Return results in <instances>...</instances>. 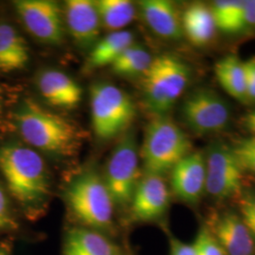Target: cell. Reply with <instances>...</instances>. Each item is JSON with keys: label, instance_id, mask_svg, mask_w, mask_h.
<instances>
[{"label": "cell", "instance_id": "19", "mask_svg": "<svg viewBox=\"0 0 255 255\" xmlns=\"http://www.w3.org/2000/svg\"><path fill=\"white\" fill-rule=\"evenodd\" d=\"M29 60L25 39L9 24H0V71L12 72L23 69Z\"/></svg>", "mask_w": 255, "mask_h": 255}, {"label": "cell", "instance_id": "21", "mask_svg": "<svg viewBox=\"0 0 255 255\" xmlns=\"http://www.w3.org/2000/svg\"><path fill=\"white\" fill-rule=\"evenodd\" d=\"M215 74L221 87L231 97L248 102L244 62L236 55L225 56L215 65Z\"/></svg>", "mask_w": 255, "mask_h": 255}, {"label": "cell", "instance_id": "7", "mask_svg": "<svg viewBox=\"0 0 255 255\" xmlns=\"http://www.w3.org/2000/svg\"><path fill=\"white\" fill-rule=\"evenodd\" d=\"M140 176L136 141L133 134L128 133L113 150L103 178L115 206H129Z\"/></svg>", "mask_w": 255, "mask_h": 255}, {"label": "cell", "instance_id": "4", "mask_svg": "<svg viewBox=\"0 0 255 255\" xmlns=\"http://www.w3.org/2000/svg\"><path fill=\"white\" fill-rule=\"evenodd\" d=\"M190 139L173 120L160 116L146 126L141 157L146 174L162 176L191 153Z\"/></svg>", "mask_w": 255, "mask_h": 255}, {"label": "cell", "instance_id": "20", "mask_svg": "<svg viewBox=\"0 0 255 255\" xmlns=\"http://www.w3.org/2000/svg\"><path fill=\"white\" fill-rule=\"evenodd\" d=\"M134 44L130 31L120 30L111 32L92 47L86 64L87 69H97L114 64L128 46Z\"/></svg>", "mask_w": 255, "mask_h": 255}, {"label": "cell", "instance_id": "14", "mask_svg": "<svg viewBox=\"0 0 255 255\" xmlns=\"http://www.w3.org/2000/svg\"><path fill=\"white\" fill-rule=\"evenodd\" d=\"M63 255H128L108 235L83 226H76L65 235Z\"/></svg>", "mask_w": 255, "mask_h": 255}, {"label": "cell", "instance_id": "27", "mask_svg": "<svg viewBox=\"0 0 255 255\" xmlns=\"http://www.w3.org/2000/svg\"><path fill=\"white\" fill-rule=\"evenodd\" d=\"M240 219L244 222L247 228L255 240V198L245 197L239 203Z\"/></svg>", "mask_w": 255, "mask_h": 255}, {"label": "cell", "instance_id": "26", "mask_svg": "<svg viewBox=\"0 0 255 255\" xmlns=\"http://www.w3.org/2000/svg\"><path fill=\"white\" fill-rule=\"evenodd\" d=\"M193 247L197 255H227L209 229L200 230Z\"/></svg>", "mask_w": 255, "mask_h": 255}, {"label": "cell", "instance_id": "29", "mask_svg": "<svg viewBox=\"0 0 255 255\" xmlns=\"http://www.w3.org/2000/svg\"><path fill=\"white\" fill-rule=\"evenodd\" d=\"M14 225L15 224L9 215L6 196L0 187V230L12 228Z\"/></svg>", "mask_w": 255, "mask_h": 255}, {"label": "cell", "instance_id": "6", "mask_svg": "<svg viewBox=\"0 0 255 255\" xmlns=\"http://www.w3.org/2000/svg\"><path fill=\"white\" fill-rule=\"evenodd\" d=\"M92 127L101 139L119 135L135 118V106L131 99L119 87L101 82L90 92Z\"/></svg>", "mask_w": 255, "mask_h": 255}, {"label": "cell", "instance_id": "8", "mask_svg": "<svg viewBox=\"0 0 255 255\" xmlns=\"http://www.w3.org/2000/svg\"><path fill=\"white\" fill-rule=\"evenodd\" d=\"M16 12L27 31L42 43L58 46L64 37V11L51 0H17Z\"/></svg>", "mask_w": 255, "mask_h": 255}, {"label": "cell", "instance_id": "16", "mask_svg": "<svg viewBox=\"0 0 255 255\" xmlns=\"http://www.w3.org/2000/svg\"><path fill=\"white\" fill-rule=\"evenodd\" d=\"M210 232L227 255H255V240L242 219L225 214L214 222Z\"/></svg>", "mask_w": 255, "mask_h": 255}, {"label": "cell", "instance_id": "2", "mask_svg": "<svg viewBox=\"0 0 255 255\" xmlns=\"http://www.w3.org/2000/svg\"><path fill=\"white\" fill-rule=\"evenodd\" d=\"M19 133L29 146L55 156H71L80 146L72 122L27 100L15 114Z\"/></svg>", "mask_w": 255, "mask_h": 255}, {"label": "cell", "instance_id": "32", "mask_svg": "<svg viewBox=\"0 0 255 255\" xmlns=\"http://www.w3.org/2000/svg\"><path fill=\"white\" fill-rule=\"evenodd\" d=\"M244 124H245L247 128L252 133H254L255 136V110L253 111L252 113H250L244 119Z\"/></svg>", "mask_w": 255, "mask_h": 255}, {"label": "cell", "instance_id": "34", "mask_svg": "<svg viewBox=\"0 0 255 255\" xmlns=\"http://www.w3.org/2000/svg\"><path fill=\"white\" fill-rule=\"evenodd\" d=\"M1 110H2V101H1V97H0V113H1Z\"/></svg>", "mask_w": 255, "mask_h": 255}, {"label": "cell", "instance_id": "30", "mask_svg": "<svg viewBox=\"0 0 255 255\" xmlns=\"http://www.w3.org/2000/svg\"><path fill=\"white\" fill-rule=\"evenodd\" d=\"M170 255H197L193 245L185 244L177 238H170Z\"/></svg>", "mask_w": 255, "mask_h": 255}, {"label": "cell", "instance_id": "10", "mask_svg": "<svg viewBox=\"0 0 255 255\" xmlns=\"http://www.w3.org/2000/svg\"><path fill=\"white\" fill-rule=\"evenodd\" d=\"M205 163V189L210 195L226 199L240 191L244 170L232 149L225 146L214 147Z\"/></svg>", "mask_w": 255, "mask_h": 255}, {"label": "cell", "instance_id": "25", "mask_svg": "<svg viewBox=\"0 0 255 255\" xmlns=\"http://www.w3.org/2000/svg\"><path fill=\"white\" fill-rule=\"evenodd\" d=\"M232 150L244 171L255 173V136L239 141Z\"/></svg>", "mask_w": 255, "mask_h": 255}, {"label": "cell", "instance_id": "13", "mask_svg": "<svg viewBox=\"0 0 255 255\" xmlns=\"http://www.w3.org/2000/svg\"><path fill=\"white\" fill-rule=\"evenodd\" d=\"M206 163L201 152L185 156L171 170L174 194L186 202L195 203L205 189Z\"/></svg>", "mask_w": 255, "mask_h": 255}, {"label": "cell", "instance_id": "1", "mask_svg": "<svg viewBox=\"0 0 255 255\" xmlns=\"http://www.w3.org/2000/svg\"><path fill=\"white\" fill-rule=\"evenodd\" d=\"M0 171L11 196L36 218L46 210L51 194L49 173L36 150L20 144L0 147Z\"/></svg>", "mask_w": 255, "mask_h": 255}, {"label": "cell", "instance_id": "31", "mask_svg": "<svg viewBox=\"0 0 255 255\" xmlns=\"http://www.w3.org/2000/svg\"><path fill=\"white\" fill-rule=\"evenodd\" d=\"M246 25L255 26V0L244 1Z\"/></svg>", "mask_w": 255, "mask_h": 255}, {"label": "cell", "instance_id": "12", "mask_svg": "<svg viewBox=\"0 0 255 255\" xmlns=\"http://www.w3.org/2000/svg\"><path fill=\"white\" fill-rule=\"evenodd\" d=\"M63 11L64 25L80 46L93 47L99 42L102 27L95 1L68 0Z\"/></svg>", "mask_w": 255, "mask_h": 255}, {"label": "cell", "instance_id": "3", "mask_svg": "<svg viewBox=\"0 0 255 255\" xmlns=\"http://www.w3.org/2000/svg\"><path fill=\"white\" fill-rule=\"evenodd\" d=\"M66 202L80 226L108 235L114 228L115 203L103 178L95 171L77 177L66 190Z\"/></svg>", "mask_w": 255, "mask_h": 255}, {"label": "cell", "instance_id": "17", "mask_svg": "<svg viewBox=\"0 0 255 255\" xmlns=\"http://www.w3.org/2000/svg\"><path fill=\"white\" fill-rule=\"evenodd\" d=\"M146 25L157 35L178 40L183 36L182 15L173 2L168 0H143L139 2Z\"/></svg>", "mask_w": 255, "mask_h": 255}, {"label": "cell", "instance_id": "22", "mask_svg": "<svg viewBox=\"0 0 255 255\" xmlns=\"http://www.w3.org/2000/svg\"><path fill=\"white\" fill-rule=\"evenodd\" d=\"M101 27L111 32L123 30L135 17L134 5L128 0H99L95 1Z\"/></svg>", "mask_w": 255, "mask_h": 255}, {"label": "cell", "instance_id": "5", "mask_svg": "<svg viewBox=\"0 0 255 255\" xmlns=\"http://www.w3.org/2000/svg\"><path fill=\"white\" fill-rule=\"evenodd\" d=\"M190 70L172 55L156 57L143 74V91L148 109L158 117L173 107L189 82Z\"/></svg>", "mask_w": 255, "mask_h": 255}, {"label": "cell", "instance_id": "18", "mask_svg": "<svg viewBox=\"0 0 255 255\" xmlns=\"http://www.w3.org/2000/svg\"><path fill=\"white\" fill-rule=\"evenodd\" d=\"M183 34L193 45H207L213 39L216 31V24L211 7L204 3H193L182 14Z\"/></svg>", "mask_w": 255, "mask_h": 255}, {"label": "cell", "instance_id": "24", "mask_svg": "<svg viewBox=\"0 0 255 255\" xmlns=\"http://www.w3.org/2000/svg\"><path fill=\"white\" fill-rule=\"evenodd\" d=\"M152 58L143 46L133 44L111 65L113 71L120 76L143 75L152 62Z\"/></svg>", "mask_w": 255, "mask_h": 255}, {"label": "cell", "instance_id": "9", "mask_svg": "<svg viewBox=\"0 0 255 255\" xmlns=\"http://www.w3.org/2000/svg\"><path fill=\"white\" fill-rule=\"evenodd\" d=\"M182 113L187 126L199 134L221 130L230 119L227 103L217 93L204 88L193 92L186 98Z\"/></svg>", "mask_w": 255, "mask_h": 255}, {"label": "cell", "instance_id": "11", "mask_svg": "<svg viewBox=\"0 0 255 255\" xmlns=\"http://www.w3.org/2000/svg\"><path fill=\"white\" fill-rule=\"evenodd\" d=\"M168 204L169 191L162 176L146 174L130 201V217L139 222L154 221L164 216Z\"/></svg>", "mask_w": 255, "mask_h": 255}, {"label": "cell", "instance_id": "28", "mask_svg": "<svg viewBox=\"0 0 255 255\" xmlns=\"http://www.w3.org/2000/svg\"><path fill=\"white\" fill-rule=\"evenodd\" d=\"M248 102L255 101V56L244 62Z\"/></svg>", "mask_w": 255, "mask_h": 255}, {"label": "cell", "instance_id": "33", "mask_svg": "<svg viewBox=\"0 0 255 255\" xmlns=\"http://www.w3.org/2000/svg\"><path fill=\"white\" fill-rule=\"evenodd\" d=\"M0 255H11V252L9 246L1 244L0 245Z\"/></svg>", "mask_w": 255, "mask_h": 255}, {"label": "cell", "instance_id": "23", "mask_svg": "<svg viewBox=\"0 0 255 255\" xmlns=\"http://www.w3.org/2000/svg\"><path fill=\"white\" fill-rule=\"evenodd\" d=\"M211 9L216 27L224 32L235 33L247 27L244 1H216L212 5Z\"/></svg>", "mask_w": 255, "mask_h": 255}, {"label": "cell", "instance_id": "15", "mask_svg": "<svg viewBox=\"0 0 255 255\" xmlns=\"http://www.w3.org/2000/svg\"><path fill=\"white\" fill-rule=\"evenodd\" d=\"M36 84L42 97L55 107L73 109L82 101V87L62 71H42L37 77Z\"/></svg>", "mask_w": 255, "mask_h": 255}]
</instances>
